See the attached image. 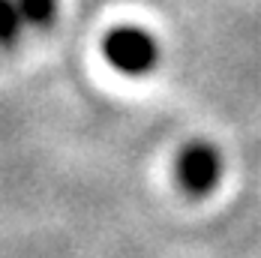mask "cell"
I'll list each match as a JSON object with an SVG mask.
<instances>
[{
  "label": "cell",
  "instance_id": "277c9868",
  "mask_svg": "<svg viewBox=\"0 0 261 258\" xmlns=\"http://www.w3.org/2000/svg\"><path fill=\"white\" fill-rule=\"evenodd\" d=\"M18 6L24 12L27 24H36V27L51 24L54 12H57V0H18Z\"/></svg>",
  "mask_w": 261,
  "mask_h": 258
},
{
  "label": "cell",
  "instance_id": "7a4b0ae2",
  "mask_svg": "<svg viewBox=\"0 0 261 258\" xmlns=\"http://www.w3.org/2000/svg\"><path fill=\"white\" fill-rule=\"evenodd\" d=\"M174 174H177V183H180L183 192H189V195H207L210 189L219 183L222 159H219L213 144H207V141H192L177 156Z\"/></svg>",
  "mask_w": 261,
  "mask_h": 258
},
{
  "label": "cell",
  "instance_id": "3957f363",
  "mask_svg": "<svg viewBox=\"0 0 261 258\" xmlns=\"http://www.w3.org/2000/svg\"><path fill=\"white\" fill-rule=\"evenodd\" d=\"M24 27V12L18 0H0V45H15Z\"/></svg>",
  "mask_w": 261,
  "mask_h": 258
},
{
  "label": "cell",
  "instance_id": "6da1fadb",
  "mask_svg": "<svg viewBox=\"0 0 261 258\" xmlns=\"http://www.w3.org/2000/svg\"><path fill=\"white\" fill-rule=\"evenodd\" d=\"M102 51H105V60L114 69L126 72V75H141V72L153 69L159 57L153 36L144 33L141 27H114V30H108Z\"/></svg>",
  "mask_w": 261,
  "mask_h": 258
}]
</instances>
